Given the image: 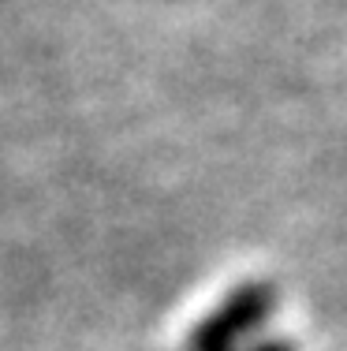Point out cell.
I'll use <instances>...</instances> for the list:
<instances>
[{
    "label": "cell",
    "mask_w": 347,
    "mask_h": 351,
    "mask_svg": "<svg viewBox=\"0 0 347 351\" xmlns=\"http://www.w3.org/2000/svg\"><path fill=\"white\" fill-rule=\"evenodd\" d=\"M246 351H295L287 340H266V344H250Z\"/></svg>",
    "instance_id": "obj_2"
},
{
    "label": "cell",
    "mask_w": 347,
    "mask_h": 351,
    "mask_svg": "<svg viewBox=\"0 0 347 351\" xmlns=\"http://www.w3.org/2000/svg\"><path fill=\"white\" fill-rule=\"evenodd\" d=\"M272 311L277 291L269 284H243L191 332L187 351H243V340H250Z\"/></svg>",
    "instance_id": "obj_1"
}]
</instances>
